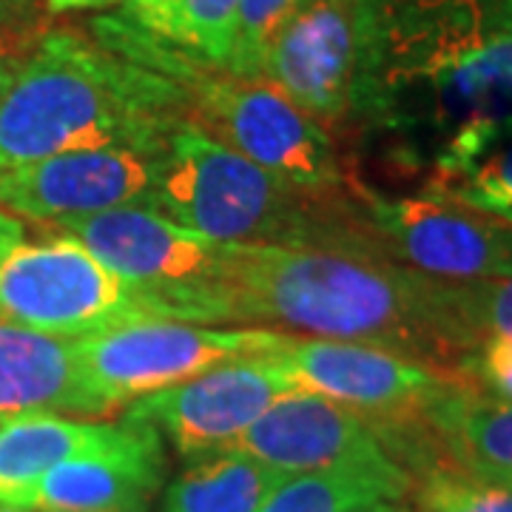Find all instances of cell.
Wrapping results in <instances>:
<instances>
[{"label":"cell","instance_id":"d6986e66","mask_svg":"<svg viewBox=\"0 0 512 512\" xmlns=\"http://www.w3.org/2000/svg\"><path fill=\"white\" fill-rule=\"evenodd\" d=\"M413 476L396 458L285 476L259 512H379L402 504Z\"/></svg>","mask_w":512,"mask_h":512},{"label":"cell","instance_id":"d6a6232c","mask_svg":"<svg viewBox=\"0 0 512 512\" xmlns=\"http://www.w3.org/2000/svg\"><path fill=\"white\" fill-rule=\"evenodd\" d=\"M379 512H416V510H410V507H402V504H390V507H384V510Z\"/></svg>","mask_w":512,"mask_h":512},{"label":"cell","instance_id":"9c48e42d","mask_svg":"<svg viewBox=\"0 0 512 512\" xmlns=\"http://www.w3.org/2000/svg\"><path fill=\"white\" fill-rule=\"evenodd\" d=\"M379 0H311L271 43L262 80L325 131L353 128L365 92Z\"/></svg>","mask_w":512,"mask_h":512},{"label":"cell","instance_id":"4dcf8cb0","mask_svg":"<svg viewBox=\"0 0 512 512\" xmlns=\"http://www.w3.org/2000/svg\"><path fill=\"white\" fill-rule=\"evenodd\" d=\"M117 0H46L49 12H77V9H106Z\"/></svg>","mask_w":512,"mask_h":512},{"label":"cell","instance_id":"277c9868","mask_svg":"<svg viewBox=\"0 0 512 512\" xmlns=\"http://www.w3.org/2000/svg\"><path fill=\"white\" fill-rule=\"evenodd\" d=\"M140 205L222 245H333L373 251L342 194L316 197L185 120L154 157Z\"/></svg>","mask_w":512,"mask_h":512},{"label":"cell","instance_id":"44dd1931","mask_svg":"<svg viewBox=\"0 0 512 512\" xmlns=\"http://www.w3.org/2000/svg\"><path fill=\"white\" fill-rule=\"evenodd\" d=\"M416 512H512V487L464 473L453 464H433L413 481Z\"/></svg>","mask_w":512,"mask_h":512},{"label":"cell","instance_id":"52a82bcc","mask_svg":"<svg viewBox=\"0 0 512 512\" xmlns=\"http://www.w3.org/2000/svg\"><path fill=\"white\" fill-rule=\"evenodd\" d=\"M0 313L6 322L66 339L154 322L137 291L66 231L12 248L0 265Z\"/></svg>","mask_w":512,"mask_h":512},{"label":"cell","instance_id":"ffe728a7","mask_svg":"<svg viewBox=\"0 0 512 512\" xmlns=\"http://www.w3.org/2000/svg\"><path fill=\"white\" fill-rule=\"evenodd\" d=\"M282 473L256 458L222 450L197 458L165 493V512H259Z\"/></svg>","mask_w":512,"mask_h":512},{"label":"cell","instance_id":"484cf974","mask_svg":"<svg viewBox=\"0 0 512 512\" xmlns=\"http://www.w3.org/2000/svg\"><path fill=\"white\" fill-rule=\"evenodd\" d=\"M461 379L512 402V333L484 336L461 362Z\"/></svg>","mask_w":512,"mask_h":512},{"label":"cell","instance_id":"4fadbf2b","mask_svg":"<svg viewBox=\"0 0 512 512\" xmlns=\"http://www.w3.org/2000/svg\"><path fill=\"white\" fill-rule=\"evenodd\" d=\"M154 157L128 148L66 151L0 168V208L20 222L66 225L120 205H140Z\"/></svg>","mask_w":512,"mask_h":512},{"label":"cell","instance_id":"30bf717a","mask_svg":"<svg viewBox=\"0 0 512 512\" xmlns=\"http://www.w3.org/2000/svg\"><path fill=\"white\" fill-rule=\"evenodd\" d=\"M271 356L299 390L348 407L365 416L370 427L419 416L444 390L470 384L402 353L336 339L293 336Z\"/></svg>","mask_w":512,"mask_h":512},{"label":"cell","instance_id":"e575fe53","mask_svg":"<svg viewBox=\"0 0 512 512\" xmlns=\"http://www.w3.org/2000/svg\"><path fill=\"white\" fill-rule=\"evenodd\" d=\"M490 481H493V478H490ZM498 481H501V484H507V487H512V476H507V478H498Z\"/></svg>","mask_w":512,"mask_h":512},{"label":"cell","instance_id":"4316f807","mask_svg":"<svg viewBox=\"0 0 512 512\" xmlns=\"http://www.w3.org/2000/svg\"><path fill=\"white\" fill-rule=\"evenodd\" d=\"M123 9H126L128 26L174 43L177 0H123Z\"/></svg>","mask_w":512,"mask_h":512},{"label":"cell","instance_id":"d4e9b609","mask_svg":"<svg viewBox=\"0 0 512 512\" xmlns=\"http://www.w3.org/2000/svg\"><path fill=\"white\" fill-rule=\"evenodd\" d=\"M311 0H239L237 40L225 72L237 77H262V63L276 35Z\"/></svg>","mask_w":512,"mask_h":512},{"label":"cell","instance_id":"7c38bea8","mask_svg":"<svg viewBox=\"0 0 512 512\" xmlns=\"http://www.w3.org/2000/svg\"><path fill=\"white\" fill-rule=\"evenodd\" d=\"M60 231L83 242L111 274L143 296L188 291L220 279L231 248L165 220L146 205H120L66 222Z\"/></svg>","mask_w":512,"mask_h":512},{"label":"cell","instance_id":"ac0fdd59","mask_svg":"<svg viewBox=\"0 0 512 512\" xmlns=\"http://www.w3.org/2000/svg\"><path fill=\"white\" fill-rule=\"evenodd\" d=\"M123 430L126 424L63 416L0 419V504L29 510L46 473L69 458L109 447L123 436Z\"/></svg>","mask_w":512,"mask_h":512},{"label":"cell","instance_id":"603a6c76","mask_svg":"<svg viewBox=\"0 0 512 512\" xmlns=\"http://www.w3.org/2000/svg\"><path fill=\"white\" fill-rule=\"evenodd\" d=\"M239 0H177L174 46L211 66H228L237 40Z\"/></svg>","mask_w":512,"mask_h":512},{"label":"cell","instance_id":"5b68a950","mask_svg":"<svg viewBox=\"0 0 512 512\" xmlns=\"http://www.w3.org/2000/svg\"><path fill=\"white\" fill-rule=\"evenodd\" d=\"M117 40H106L120 55L165 74L180 86L188 120L222 146L268 171L279 183L305 194H342L348 171L333 134L262 77H237L185 49L151 37L126 20L111 23Z\"/></svg>","mask_w":512,"mask_h":512},{"label":"cell","instance_id":"7a4b0ae2","mask_svg":"<svg viewBox=\"0 0 512 512\" xmlns=\"http://www.w3.org/2000/svg\"><path fill=\"white\" fill-rule=\"evenodd\" d=\"M214 325L356 342L456 376L476 348L447 311L439 279L379 251L333 245H231L214 291Z\"/></svg>","mask_w":512,"mask_h":512},{"label":"cell","instance_id":"6da1fadb","mask_svg":"<svg viewBox=\"0 0 512 512\" xmlns=\"http://www.w3.org/2000/svg\"><path fill=\"white\" fill-rule=\"evenodd\" d=\"M353 128L424 185L512 140V0H379Z\"/></svg>","mask_w":512,"mask_h":512},{"label":"cell","instance_id":"f1b7e54d","mask_svg":"<svg viewBox=\"0 0 512 512\" xmlns=\"http://www.w3.org/2000/svg\"><path fill=\"white\" fill-rule=\"evenodd\" d=\"M18 242H23V222L0 208V265L6 262V256L12 254ZM0 322H3V313H0Z\"/></svg>","mask_w":512,"mask_h":512},{"label":"cell","instance_id":"f546056e","mask_svg":"<svg viewBox=\"0 0 512 512\" xmlns=\"http://www.w3.org/2000/svg\"><path fill=\"white\" fill-rule=\"evenodd\" d=\"M43 35V32H40ZM37 35V37H40ZM37 37H20V35H9V32H0V57H23Z\"/></svg>","mask_w":512,"mask_h":512},{"label":"cell","instance_id":"83f0119b","mask_svg":"<svg viewBox=\"0 0 512 512\" xmlns=\"http://www.w3.org/2000/svg\"><path fill=\"white\" fill-rule=\"evenodd\" d=\"M40 23V9L37 0H0V32L20 37H37L43 29Z\"/></svg>","mask_w":512,"mask_h":512},{"label":"cell","instance_id":"cb8c5ba5","mask_svg":"<svg viewBox=\"0 0 512 512\" xmlns=\"http://www.w3.org/2000/svg\"><path fill=\"white\" fill-rule=\"evenodd\" d=\"M439 293L450 316L470 342L478 345L484 336L512 333V276L481 279V282H441Z\"/></svg>","mask_w":512,"mask_h":512},{"label":"cell","instance_id":"e0dca14e","mask_svg":"<svg viewBox=\"0 0 512 512\" xmlns=\"http://www.w3.org/2000/svg\"><path fill=\"white\" fill-rule=\"evenodd\" d=\"M444 464L481 478L512 476V402L473 384L444 390L421 410Z\"/></svg>","mask_w":512,"mask_h":512},{"label":"cell","instance_id":"9a60e30c","mask_svg":"<svg viewBox=\"0 0 512 512\" xmlns=\"http://www.w3.org/2000/svg\"><path fill=\"white\" fill-rule=\"evenodd\" d=\"M123 424L126 430L114 444L46 473L29 512H146L163 484V441L148 424L128 419Z\"/></svg>","mask_w":512,"mask_h":512},{"label":"cell","instance_id":"1f68e13d","mask_svg":"<svg viewBox=\"0 0 512 512\" xmlns=\"http://www.w3.org/2000/svg\"><path fill=\"white\" fill-rule=\"evenodd\" d=\"M18 60L20 57H0V97H3L6 86H9V80H12V72H15Z\"/></svg>","mask_w":512,"mask_h":512},{"label":"cell","instance_id":"8fae6325","mask_svg":"<svg viewBox=\"0 0 512 512\" xmlns=\"http://www.w3.org/2000/svg\"><path fill=\"white\" fill-rule=\"evenodd\" d=\"M299 387L274 356H251L211 367L188 382L128 404L126 419L154 427L183 456L205 458L228 450L268 407Z\"/></svg>","mask_w":512,"mask_h":512},{"label":"cell","instance_id":"5bb4252c","mask_svg":"<svg viewBox=\"0 0 512 512\" xmlns=\"http://www.w3.org/2000/svg\"><path fill=\"white\" fill-rule=\"evenodd\" d=\"M228 450L256 458L282 476L393 458L365 416L308 390L271 404Z\"/></svg>","mask_w":512,"mask_h":512},{"label":"cell","instance_id":"2e32d148","mask_svg":"<svg viewBox=\"0 0 512 512\" xmlns=\"http://www.w3.org/2000/svg\"><path fill=\"white\" fill-rule=\"evenodd\" d=\"M109 410L94 393L74 339L0 322V419L100 416Z\"/></svg>","mask_w":512,"mask_h":512},{"label":"cell","instance_id":"3957f363","mask_svg":"<svg viewBox=\"0 0 512 512\" xmlns=\"http://www.w3.org/2000/svg\"><path fill=\"white\" fill-rule=\"evenodd\" d=\"M188 120L174 80L74 29L43 32L0 97V168L66 151L157 157Z\"/></svg>","mask_w":512,"mask_h":512},{"label":"cell","instance_id":"7402d4cb","mask_svg":"<svg viewBox=\"0 0 512 512\" xmlns=\"http://www.w3.org/2000/svg\"><path fill=\"white\" fill-rule=\"evenodd\" d=\"M421 191H433L473 208L478 214L512 225V140L493 148L470 168L439 183L424 185Z\"/></svg>","mask_w":512,"mask_h":512},{"label":"cell","instance_id":"ba28073f","mask_svg":"<svg viewBox=\"0 0 512 512\" xmlns=\"http://www.w3.org/2000/svg\"><path fill=\"white\" fill-rule=\"evenodd\" d=\"M291 339L293 333L276 328H211L154 319L74 342L94 393L114 410L225 362L276 353Z\"/></svg>","mask_w":512,"mask_h":512},{"label":"cell","instance_id":"8992f818","mask_svg":"<svg viewBox=\"0 0 512 512\" xmlns=\"http://www.w3.org/2000/svg\"><path fill=\"white\" fill-rule=\"evenodd\" d=\"M350 211L367 242L396 265L441 282L512 276V225L433 191L384 194L350 180Z\"/></svg>","mask_w":512,"mask_h":512},{"label":"cell","instance_id":"836d02e7","mask_svg":"<svg viewBox=\"0 0 512 512\" xmlns=\"http://www.w3.org/2000/svg\"><path fill=\"white\" fill-rule=\"evenodd\" d=\"M0 512H29V510H20V507H9V504H0Z\"/></svg>","mask_w":512,"mask_h":512}]
</instances>
